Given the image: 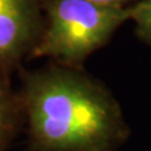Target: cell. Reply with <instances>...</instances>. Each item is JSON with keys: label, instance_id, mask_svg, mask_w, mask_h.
<instances>
[{"label": "cell", "instance_id": "cell-1", "mask_svg": "<svg viewBox=\"0 0 151 151\" xmlns=\"http://www.w3.org/2000/svg\"><path fill=\"white\" fill-rule=\"evenodd\" d=\"M19 100L25 151H116L129 134L113 96L78 67L29 73Z\"/></svg>", "mask_w": 151, "mask_h": 151}, {"label": "cell", "instance_id": "cell-2", "mask_svg": "<svg viewBox=\"0 0 151 151\" xmlns=\"http://www.w3.org/2000/svg\"><path fill=\"white\" fill-rule=\"evenodd\" d=\"M44 25L29 58L78 67L131 18V5L107 6L89 0H43Z\"/></svg>", "mask_w": 151, "mask_h": 151}, {"label": "cell", "instance_id": "cell-3", "mask_svg": "<svg viewBox=\"0 0 151 151\" xmlns=\"http://www.w3.org/2000/svg\"><path fill=\"white\" fill-rule=\"evenodd\" d=\"M44 25L43 0H0V67L29 58Z\"/></svg>", "mask_w": 151, "mask_h": 151}, {"label": "cell", "instance_id": "cell-4", "mask_svg": "<svg viewBox=\"0 0 151 151\" xmlns=\"http://www.w3.org/2000/svg\"><path fill=\"white\" fill-rule=\"evenodd\" d=\"M4 70L6 69L0 67V151H8L23 127L19 94L13 92Z\"/></svg>", "mask_w": 151, "mask_h": 151}, {"label": "cell", "instance_id": "cell-5", "mask_svg": "<svg viewBox=\"0 0 151 151\" xmlns=\"http://www.w3.org/2000/svg\"><path fill=\"white\" fill-rule=\"evenodd\" d=\"M142 40L151 44V0H139L131 4V18Z\"/></svg>", "mask_w": 151, "mask_h": 151}, {"label": "cell", "instance_id": "cell-6", "mask_svg": "<svg viewBox=\"0 0 151 151\" xmlns=\"http://www.w3.org/2000/svg\"><path fill=\"white\" fill-rule=\"evenodd\" d=\"M89 1L101 4V5H107V6H129L134 4L135 0H89ZM136 3V1H135Z\"/></svg>", "mask_w": 151, "mask_h": 151}]
</instances>
